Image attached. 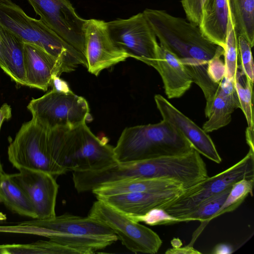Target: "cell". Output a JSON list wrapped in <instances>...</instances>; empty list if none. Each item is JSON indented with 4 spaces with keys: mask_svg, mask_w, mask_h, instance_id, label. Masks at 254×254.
Masks as SVG:
<instances>
[{
    "mask_svg": "<svg viewBox=\"0 0 254 254\" xmlns=\"http://www.w3.org/2000/svg\"><path fill=\"white\" fill-rule=\"evenodd\" d=\"M0 26L24 43L39 47L56 58L60 63L62 73L70 72L79 65L87 67L83 54L40 19L27 15L11 0H0Z\"/></svg>",
    "mask_w": 254,
    "mask_h": 254,
    "instance_id": "cell-2",
    "label": "cell"
},
{
    "mask_svg": "<svg viewBox=\"0 0 254 254\" xmlns=\"http://www.w3.org/2000/svg\"><path fill=\"white\" fill-rule=\"evenodd\" d=\"M167 254H201L200 252L193 248L192 246L188 245L184 247H173L168 249L165 252Z\"/></svg>",
    "mask_w": 254,
    "mask_h": 254,
    "instance_id": "cell-32",
    "label": "cell"
},
{
    "mask_svg": "<svg viewBox=\"0 0 254 254\" xmlns=\"http://www.w3.org/2000/svg\"><path fill=\"white\" fill-rule=\"evenodd\" d=\"M127 216L135 222H142L150 226L187 222L186 219L178 218L170 215L163 209L157 208L150 210L143 215Z\"/></svg>",
    "mask_w": 254,
    "mask_h": 254,
    "instance_id": "cell-28",
    "label": "cell"
},
{
    "mask_svg": "<svg viewBox=\"0 0 254 254\" xmlns=\"http://www.w3.org/2000/svg\"><path fill=\"white\" fill-rule=\"evenodd\" d=\"M254 178L244 179L234 184L225 201L219 210L212 217L211 220L237 209L249 194L253 195Z\"/></svg>",
    "mask_w": 254,
    "mask_h": 254,
    "instance_id": "cell-25",
    "label": "cell"
},
{
    "mask_svg": "<svg viewBox=\"0 0 254 254\" xmlns=\"http://www.w3.org/2000/svg\"><path fill=\"white\" fill-rule=\"evenodd\" d=\"M48 132L61 165L67 172L98 170L118 162L114 147L94 134L86 123Z\"/></svg>",
    "mask_w": 254,
    "mask_h": 254,
    "instance_id": "cell-3",
    "label": "cell"
},
{
    "mask_svg": "<svg viewBox=\"0 0 254 254\" xmlns=\"http://www.w3.org/2000/svg\"><path fill=\"white\" fill-rule=\"evenodd\" d=\"M6 219V215L2 213L1 212H0V221H3Z\"/></svg>",
    "mask_w": 254,
    "mask_h": 254,
    "instance_id": "cell-36",
    "label": "cell"
},
{
    "mask_svg": "<svg viewBox=\"0 0 254 254\" xmlns=\"http://www.w3.org/2000/svg\"><path fill=\"white\" fill-rule=\"evenodd\" d=\"M18 170V173L9 176L28 197L35 210L37 219L55 217L59 189L55 177L42 171L26 168Z\"/></svg>",
    "mask_w": 254,
    "mask_h": 254,
    "instance_id": "cell-13",
    "label": "cell"
},
{
    "mask_svg": "<svg viewBox=\"0 0 254 254\" xmlns=\"http://www.w3.org/2000/svg\"><path fill=\"white\" fill-rule=\"evenodd\" d=\"M27 109L32 119L47 130L73 127L86 123L91 117L85 99L72 91L63 92L54 89L38 98L32 99Z\"/></svg>",
    "mask_w": 254,
    "mask_h": 254,
    "instance_id": "cell-7",
    "label": "cell"
},
{
    "mask_svg": "<svg viewBox=\"0 0 254 254\" xmlns=\"http://www.w3.org/2000/svg\"><path fill=\"white\" fill-rule=\"evenodd\" d=\"M149 65L160 74L166 95L169 99L181 97L193 82L191 76L180 59L160 45L156 58Z\"/></svg>",
    "mask_w": 254,
    "mask_h": 254,
    "instance_id": "cell-17",
    "label": "cell"
},
{
    "mask_svg": "<svg viewBox=\"0 0 254 254\" xmlns=\"http://www.w3.org/2000/svg\"><path fill=\"white\" fill-rule=\"evenodd\" d=\"M2 175H3V174H0V180L1 177V176H2Z\"/></svg>",
    "mask_w": 254,
    "mask_h": 254,
    "instance_id": "cell-38",
    "label": "cell"
},
{
    "mask_svg": "<svg viewBox=\"0 0 254 254\" xmlns=\"http://www.w3.org/2000/svg\"><path fill=\"white\" fill-rule=\"evenodd\" d=\"M24 43L0 26V67L18 84L26 86Z\"/></svg>",
    "mask_w": 254,
    "mask_h": 254,
    "instance_id": "cell-19",
    "label": "cell"
},
{
    "mask_svg": "<svg viewBox=\"0 0 254 254\" xmlns=\"http://www.w3.org/2000/svg\"><path fill=\"white\" fill-rule=\"evenodd\" d=\"M237 108H240V104L234 79L224 78L214 99L208 120L204 124L202 129L208 133L227 126L231 121L232 114Z\"/></svg>",
    "mask_w": 254,
    "mask_h": 254,
    "instance_id": "cell-18",
    "label": "cell"
},
{
    "mask_svg": "<svg viewBox=\"0 0 254 254\" xmlns=\"http://www.w3.org/2000/svg\"><path fill=\"white\" fill-rule=\"evenodd\" d=\"M27 0L45 24L85 55L83 27L86 19L79 16L69 0Z\"/></svg>",
    "mask_w": 254,
    "mask_h": 254,
    "instance_id": "cell-11",
    "label": "cell"
},
{
    "mask_svg": "<svg viewBox=\"0 0 254 254\" xmlns=\"http://www.w3.org/2000/svg\"><path fill=\"white\" fill-rule=\"evenodd\" d=\"M254 178V152L248 154L234 165L189 188L164 210L182 219L207 199L231 187L238 181Z\"/></svg>",
    "mask_w": 254,
    "mask_h": 254,
    "instance_id": "cell-8",
    "label": "cell"
},
{
    "mask_svg": "<svg viewBox=\"0 0 254 254\" xmlns=\"http://www.w3.org/2000/svg\"><path fill=\"white\" fill-rule=\"evenodd\" d=\"M189 188L158 192L99 196L96 198L126 215H141L153 208L165 209Z\"/></svg>",
    "mask_w": 254,
    "mask_h": 254,
    "instance_id": "cell-15",
    "label": "cell"
},
{
    "mask_svg": "<svg viewBox=\"0 0 254 254\" xmlns=\"http://www.w3.org/2000/svg\"><path fill=\"white\" fill-rule=\"evenodd\" d=\"M187 188L189 187L171 180L140 178L104 184L91 191L96 196H99L130 192H158Z\"/></svg>",
    "mask_w": 254,
    "mask_h": 254,
    "instance_id": "cell-21",
    "label": "cell"
},
{
    "mask_svg": "<svg viewBox=\"0 0 254 254\" xmlns=\"http://www.w3.org/2000/svg\"><path fill=\"white\" fill-rule=\"evenodd\" d=\"M26 86L46 91L52 85L55 76H60L58 61L36 45L24 43Z\"/></svg>",
    "mask_w": 254,
    "mask_h": 254,
    "instance_id": "cell-16",
    "label": "cell"
},
{
    "mask_svg": "<svg viewBox=\"0 0 254 254\" xmlns=\"http://www.w3.org/2000/svg\"><path fill=\"white\" fill-rule=\"evenodd\" d=\"M206 0H181L187 19L193 25H200L202 9Z\"/></svg>",
    "mask_w": 254,
    "mask_h": 254,
    "instance_id": "cell-30",
    "label": "cell"
},
{
    "mask_svg": "<svg viewBox=\"0 0 254 254\" xmlns=\"http://www.w3.org/2000/svg\"><path fill=\"white\" fill-rule=\"evenodd\" d=\"M107 24L113 41L130 58L148 65L156 58L159 44L143 12L127 19H117Z\"/></svg>",
    "mask_w": 254,
    "mask_h": 254,
    "instance_id": "cell-10",
    "label": "cell"
},
{
    "mask_svg": "<svg viewBox=\"0 0 254 254\" xmlns=\"http://www.w3.org/2000/svg\"><path fill=\"white\" fill-rule=\"evenodd\" d=\"M232 247L228 244H218L214 248L212 253L216 254H228L233 253Z\"/></svg>",
    "mask_w": 254,
    "mask_h": 254,
    "instance_id": "cell-35",
    "label": "cell"
},
{
    "mask_svg": "<svg viewBox=\"0 0 254 254\" xmlns=\"http://www.w3.org/2000/svg\"><path fill=\"white\" fill-rule=\"evenodd\" d=\"M233 28L238 36L254 45V0H227Z\"/></svg>",
    "mask_w": 254,
    "mask_h": 254,
    "instance_id": "cell-22",
    "label": "cell"
},
{
    "mask_svg": "<svg viewBox=\"0 0 254 254\" xmlns=\"http://www.w3.org/2000/svg\"><path fill=\"white\" fill-rule=\"evenodd\" d=\"M231 187L207 199L182 219H186L187 222L199 221L206 224L219 210L228 195Z\"/></svg>",
    "mask_w": 254,
    "mask_h": 254,
    "instance_id": "cell-26",
    "label": "cell"
},
{
    "mask_svg": "<svg viewBox=\"0 0 254 254\" xmlns=\"http://www.w3.org/2000/svg\"><path fill=\"white\" fill-rule=\"evenodd\" d=\"M85 57L88 71L98 76L101 71L126 61L129 55L112 39L107 22L102 20H85L83 27Z\"/></svg>",
    "mask_w": 254,
    "mask_h": 254,
    "instance_id": "cell-12",
    "label": "cell"
},
{
    "mask_svg": "<svg viewBox=\"0 0 254 254\" xmlns=\"http://www.w3.org/2000/svg\"><path fill=\"white\" fill-rule=\"evenodd\" d=\"M221 56H216L209 61L207 65V72L210 78L215 83H220L224 79L225 67Z\"/></svg>",
    "mask_w": 254,
    "mask_h": 254,
    "instance_id": "cell-31",
    "label": "cell"
},
{
    "mask_svg": "<svg viewBox=\"0 0 254 254\" xmlns=\"http://www.w3.org/2000/svg\"><path fill=\"white\" fill-rule=\"evenodd\" d=\"M0 199L12 212L37 219L35 210L23 190L4 173L0 180Z\"/></svg>",
    "mask_w": 254,
    "mask_h": 254,
    "instance_id": "cell-23",
    "label": "cell"
},
{
    "mask_svg": "<svg viewBox=\"0 0 254 254\" xmlns=\"http://www.w3.org/2000/svg\"><path fill=\"white\" fill-rule=\"evenodd\" d=\"M253 83L242 72L238 66L234 78L235 90L238 95L240 109L244 114L248 128L254 130V113L253 105Z\"/></svg>",
    "mask_w": 254,
    "mask_h": 254,
    "instance_id": "cell-24",
    "label": "cell"
},
{
    "mask_svg": "<svg viewBox=\"0 0 254 254\" xmlns=\"http://www.w3.org/2000/svg\"><path fill=\"white\" fill-rule=\"evenodd\" d=\"M89 217L110 228L122 244L135 253L156 254L162 241L151 229L97 199L93 204Z\"/></svg>",
    "mask_w": 254,
    "mask_h": 254,
    "instance_id": "cell-9",
    "label": "cell"
},
{
    "mask_svg": "<svg viewBox=\"0 0 254 254\" xmlns=\"http://www.w3.org/2000/svg\"><path fill=\"white\" fill-rule=\"evenodd\" d=\"M238 56L240 64L238 65L244 74L253 82L254 78V65L252 53V47L246 39L238 36Z\"/></svg>",
    "mask_w": 254,
    "mask_h": 254,
    "instance_id": "cell-29",
    "label": "cell"
},
{
    "mask_svg": "<svg viewBox=\"0 0 254 254\" xmlns=\"http://www.w3.org/2000/svg\"><path fill=\"white\" fill-rule=\"evenodd\" d=\"M5 173L4 172V171L2 168V166L1 164L0 160V174H3Z\"/></svg>",
    "mask_w": 254,
    "mask_h": 254,
    "instance_id": "cell-37",
    "label": "cell"
},
{
    "mask_svg": "<svg viewBox=\"0 0 254 254\" xmlns=\"http://www.w3.org/2000/svg\"><path fill=\"white\" fill-rule=\"evenodd\" d=\"M223 56L225 67L224 78L227 80H233L238 69V45L237 36L229 15Z\"/></svg>",
    "mask_w": 254,
    "mask_h": 254,
    "instance_id": "cell-27",
    "label": "cell"
},
{
    "mask_svg": "<svg viewBox=\"0 0 254 254\" xmlns=\"http://www.w3.org/2000/svg\"><path fill=\"white\" fill-rule=\"evenodd\" d=\"M11 117V108L6 103L3 104L0 108V130L2 124L5 120L9 119Z\"/></svg>",
    "mask_w": 254,
    "mask_h": 254,
    "instance_id": "cell-34",
    "label": "cell"
},
{
    "mask_svg": "<svg viewBox=\"0 0 254 254\" xmlns=\"http://www.w3.org/2000/svg\"><path fill=\"white\" fill-rule=\"evenodd\" d=\"M0 202H1V200H0Z\"/></svg>",
    "mask_w": 254,
    "mask_h": 254,
    "instance_id": "cell-39",
    "label": "cell"
},
{
    "mask_svg": "<svg viewBox=\"0 0 254 254\" xmlns=\"http://www.w3.org/2000/svg\"><path fill=\"white\" fill-rule=\"evenodd\" d=\"M53 89L63 92H70L71 90L66 81L60 78V76H55L53 78Z\"/></svg>",
    "mask_w": 254,
    "mask_h": 254,
    "instance_id": "cell-33",
    "label": "cell"
},
{
    "mask_svg": "<svg viewBox=\"0 0 254 254\" xmlns=\"http://www.w3.org/2000/svg\"><path fill=\"white\" fill-rule=\"evenodd\" d=\"M7 154L17 169L42 171L55 177L67 172L56 156L48 130L33 119L21 126L8 147Z\"/></svg>",
    "mask_w": 254,
    "mask_h": 254,
    "instance_id": "cell-6",
    "label": "cell"
},
{
    "mask_svg": "<svg viewBox=\"0 0 254 254\" xmlns=\"http://www.w3.org/2000/svg\"><path fill=\"white\" fill-rule=\"evenodd\" d=\"M154 100L163 120L175 127L195 150L216 163L221 162L222 159L207 133L162 95H155Z\"/></svg>",
    "mask_w": 254,
    "mask_h": 254,
    "instance_id": "cell-14",
    "label": "cell"
},
{
    "mask_svg": "<svg viewBox=\"0 0 254 254\" xmlns=\"http://www.w3.org/2000/svg\"><path fill=\"white\" fill-rule=\"evenodd\" d=\"M229 11L227 0H206L199 28L208 40L224 48L227 37Z\"/></svg>",
    "mask_w": 254,
    "mask_h": 254,
    "instance_id": "cell-20",
    "label": "cell"
},
{
    "mask_svg": "<svg viewBox=\"0 0 254 254\" xmlns=\"http://www.w3.org/2000/svg\"><path fill=\"white\" fill-rule=\"evenodd\" d=\"M19 225L41 228L42 236L79 250L82 254H93L119 240L110 228L88 216L64 214L49 219H33Z\"/></svg>",
    "mask_w": 254,
    "mask_h": 254,
    "instance_id": "cell-5",
    "label": "cell"
},
{
    "mask_svg": "<svg viewBox=\"0 0 254 254\" xmlns=\"http://www.w3.org/2000/svg\"><path fill=\"white\" fill-rule=\"evenodd\" d=\"M159 45L180 59L190 76L207 73L209 61L222 56L224 48L205 38L198 26L163 10L146 8L143 12Z\"/></svg>",
    "mask_w": 254,
    "mask_h": 254,
    "instance_id": "cell-1",
    "label": "cell"
},
{
    "mask_svg": "<svg viewBox=\"0 0 254 254\" xmlns=\"http://www.w3.org/2000/svg\"><path fill=\"white\" fill-rule=\"evenodd\" d=\"M194 149L168 122L126 127L114 147L115 158L123 163L184 154Z\"/></svg>",
    "mask_w": 254,
    "mask_h": 254,
    "instance_id": "cell-4",
    "label": "cell"
}]
</instances>
